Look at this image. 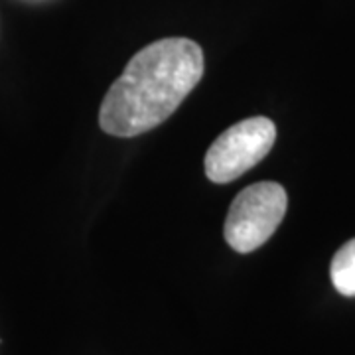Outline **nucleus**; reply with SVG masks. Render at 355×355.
I'll return each mask as SVG.
<instances>
[{
	"mask_svg": "<svg viewBox=\"0 0 355 355\" xmlns=\"http://www.w3.org/2000/svg\"><path fill=\"white\" fill-rule=\"evenodd\" d=\"M203 51L188 38H164L137 51L99 109L111 137L130 139L168 121L203 77Z\"/></svg>",
	"mask_w": 355,
	"mask_h": 355,
	"instance_id": "1",
	"label": "nucleus"
},
{
	"mask_svg": "<svg viewBox=\"0 0 355 355\" xmlns=\"http://www.w3.org/2000/svg\"><path fill=\"white\" fill-rule=\"evenodd\" d=\"M288 205L286 190L277 182H259L233 200L225 217V241L237 253H253L279 229Z\"/></svg>",
	"mask_w": 355,
	"mask_h": 355,
	"instance_id": "2",
	"label": "nucleus"
},
{
	"mask_svg": "<svg viewBox=\"0 0 355 355\" xmlns=\"http://www.w3.org/2000/svg\"><path fill=\"white\" fill-rule=\"evenodd\" d=\"M277 140V127L266 116H251L223 130L205 154V176L214 184H229L257 166Z\"/></svg>",
	"mask_w": 355,
	"mask_h": 355,
	"instance_id": "3",
	"label": "nucleus"
},
{
	"mask_svg": "<svg viewBox=\"0 0 355 355\" xmlns=\"http://www.w3.org/2000/svg\"><path fill=\"white\" fill-rule=\"evenodd\" d=\"M334 288L343 296H355V239L347 241L334 254L330 266Z\"/></svg>",
	"mask_w": 355,
	"mask_h": 355,
	"instance_id": "4",
	"label": "nucleus"
}]
</instances>
